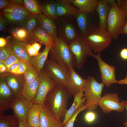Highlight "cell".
Returning a JSON list of instances; mask_svg holds the SVG:
<instances>
[{
  "label": "cell",
  "mask_w": 127,
  "mask_h": 127,
  "mask_svg": "<svg viewBox=\"0 0 127 127\" xmlns=\"http://www.w3.org/2000/svg\"><path fill=\"white\" fill-rule=\"evenodd\" d=\"M16 96L4 80L0 77V114L11 109V104Z\"/></svg>",
  "instance_id": "14"
},
{
  "label": "cell",
  "mask_w": 127,
  "mask_h": 127,
  "mask_svg": "<svg viewBox=\"0 0 127 127\" xmlns=\"http://www.w3.org/2000/svg\"><path fill=\"white\" fill-rule=\"evenodd\" d=\"M33 104L20 94L16 97L11 104V109L13 111V115L19 121H25L27 120L29 111Z\"/></svg>",
  "instance_id": "13"
},
{
  "label": "cell",
  "mask_w": 127,
  "mask_h": 127,
  "mask_svg": "<svg viewBox=\"0 0 127 127\" xmlns=\"http://www.w3.org/2000/svg\"><path fill=\"white\" fill-rule=\"evenodd\" d=\"M124 127H127V122L126 121L123 123Z\"/></svg>",
  "instance_id": "55"
},
{
  "label": "cell",
  "mask_w": 127,
  "mask_h": 127,
  "mask_svg": "<svg viewBox=\"0 0 127 127\" xmlns=\"http://www.w3.org/2000/svg\"><path fill=\"white\" fill-rule=\"evenodd\" d=\"M52 46H45L43 51L37 55L32 57V65L35 67L38 75L42 69Z\"/></svg>",
  "instance_id": "29"
},
{
  "label": "cell",
  "mask_w": 127,
  "mask_h": 127,
  "mask_svg": "<svg viewBox=\"0 0 127 127\" xmlns=\"http://www.w3.org/2000/svg\"><path fill=\"white\" fill-rule=\"evenodd\" d=\"M94 53H100L107 48L111 42L107 31L99 27L88 34L84 38Z\"/></svg>",
  "instance_id": "5"
},
{
  "label": "cell",
  "mask_w": 127,
  "mask_h": 127,
  "mask_svg": "<svg viewBox=\"0 0 127 127\" xmlns=\"http://www.w3.org/2000/svg\"><path fill=\"white\" fill-rule=\"evenodd\" d=\"M127 21L124 13L117 5L111 8L107 31L112 39H118Z\"/></svg>",
  "instance_id": "6"
},
{
  "label": "cell",
  "mask_w": 127,
  "mask_h": 127,
  "mask_svg": "<svg viewBox=\"0 0 127 127\" xmlns=\"http://www.w3.org/2000/svg\"><path fill=\"white\" fill-rule=\"evenodd\" d=\"M69 69V72L66 79V87L71 95L74 96L81 90H83L86 79H84L77 73L74 67Z\"/></svg>",
  "instance_id": "15"
},
{
  "label": "cell",
  "mask_w": 127,
  "mask_h": 127,
  "mask_svg": "<svg viewBox=\"0 0 127 127\" xmlns=\"http://www.w3.org/2000/svg\"><path fill=\"white\" fill-rule=\"evenodd\" d=\"M68 45L70 50L75 58V67L78 69L82 68L88 57L95 58L93 51L84 39L79 35Z\"/></svg>",
  "instance_id": "4"
},
{
  "label": "cell",
  "mask_w": 127,
  "mask_h": 127,
  "mask_svg": "<svg viewBox=\"0 0 127 127\" xmlns=\"http://www.w3.org/2000/svg\"><path fill=\"white\" fill-rule=\"evenodd\" d=\"M40 127H63L62 122L55 116L44 106L40 114Z\"/></svg>",
  "instance_id": "20"
},
{
  "label": "cell",
  "mask_w": 127,
  "mask_h": 127,
  "mask_svg": "<svg viewBox=\"0 0 127 127\" xmlns=\"http://www.w3.org/2000/svg\"><path fill=\"white\" fill-rule=\"evenodd\" d=\"M31 43L34 41L39 42L45 46H52L54 42L51 36L44 30L37 26L31 35Z\"/></svg>",
  "instance_id": "22"
},
{
  "label": "cell",
  "mask_w": 127,
  "mask_h": 127,
  "mask_svg": "<svg viewBox=\"0 0 127 127\" xmlns=\"http://www.w3.org/2000/svg\"><path fill=\"white\" fill-rule=\"evenodd\" d=\"M74 17L79 34L83 38L99 27V17L96 11L89 13L79 12Z\"/></svg>",
  "instance_id": "8"
},
{
  "label": "cell",
  "mask_w": 127,
  "mask_h": 127,
  "mask_svg": "<svg viewBox=\"0 0 127 127\" xmlns=\"http://www.w3.org/2000/svg\"><path fill=\"white\" fill-rule=\"evenodd\" d=\"M38 79L39 85L38 92L32 102L33 104L43 105L48 94L57 84L48 76L42 69L39 74Z\"/></svg>",
  "instance_id": "10"
},
{
  "label": "cell",
  "mask_w": 127,
  "mask_h": 127,
  "mask_svg": "<svg viewBox=\"0 0 127 127\" xmlns=\"http://www.w3.org/2000/svg\"><path fill=\"white\" fill-rule=\"evenodd\" d=\"M24 6L32 14L37 16L43 14L39 0H24Z\"/></svg>",
  "instance_id": "34"
},
{
  "label": "cell",
  "mask_w": 127,
  "mask_h": 127,
  "mask_svg": "<svg viewBox=\"0 0 127 127\" xmlns=\"http://www.w3.org/2000/svg\"><path fill=\"white\" fill-rule=\"evenodd\" d=\"M19 121L13 115L0 114V127H18Z\"/></svg>",
  "instance_id": "32"
},
{
  "label": "cell",
  "mask_w": 127,
  "mask_h": 127,
  "mask_svg": "<svg viewBox=\"0 0 127 127\" xmlns=\"http://www.w3.org/2000/svg\"><path fill=\"white\" fill-rule=\"evenodd\" d=\"M74 96L73 103L67 111L62 122L63 126L77 110L82 105L84 104L85 101L83 90L79 91Z\"/></svg>",
  "instance_id": "25"
},
{
  "label": "cell",
  "mask_w": 127,
  "mask_h": 127,
  "mask_svg": "<svg viewBox=\"0 0 127 127\" xmlns=\"http://www.w3.org/2000/svg\"><path fill=\"white\" fill-rule=\"evenodd\" d=\"M39 85V79L29 83L25 82L20 94L27 100L32 102L36 96Z\"/></svg>",
  "instance_id": "23"
},
{
  "label": "cell",
  "mask_w": 127,
  "mask_h": 127,
  "mask_svg": "<svg viewBox=\"0 0 127 127\" xmlns=\"http://www.w3.org/2000/svg\"><path fill=\"white\" fill-rule=\"evenodd\" d=\"M1 77L16 95L21 93L25 82L23 75L6 72L0 74Z\"/></svg>",
  "instance_id": "16"
},
{
  "label": "cell",
  "mask_w": 127,
  "mask_h": 127,
  "mask_svg": "<svg viewBox=\"0 0 127 127\" xmlns=\"http://www.w3.org/2000/svg\"><path fill=\"white\" fill-rule=\"evenodd\" d=\"M117 94L107 93L102 97L98 104L102 111L108 114L112 111L119 112H123L125 109Z\"/></svg>",
  "instance_id": "11"
},
{
  "label": "cell",
  "mask_w": 127,
  "mask_h": 127,
  "mask_svg": "<svg viewBox=\"0 0 127 127\" xmlns=\"http://www.w3.org/2000/svg\"><path fill=\"white\" fill-rule=\"evenodd\" d=\"M120 55L122 58L125 60H127V48L123 49L120 52Z\"/></svg>",
  "instance_id": "46"
},
{
  "label": "cell",
  "mask_w": 127,
  "mask_h": 127,
  "mask_svg": "<svg viewBox=\"0 0 127 127\" xmlns=\"http://www.w3.org/2000/svg\"><path fill=\"white\" fill-rule=\"evenodd\" d=\"M79 10V12L89 13L96 11L98 0H68Z\"/></svg>",
  "instance_id": "24"
},
{
  "label": "cell",
  "mask_w": 127,
  "mask_h": 127,
  "mask_svg": "<svg viewBox=\"0 0 127 127\" xmlns=\"http://www.w3.org/2000/svg\"><path fill=\"white\" fill-rule=\"evenodd\" d=\"M7 37L13 53L21 59L27 61L32 65V57L28 54L25 48L26 43L16 40L11 36Z\"/></svg>",
  "instance_id": "19"
},
{
  "label": "cell",
  "mask_w": 127,
  "mask_h": 127,
  "mask_svg": "<svg viewBox=\"0 0 127 127\" xmlns=\"http://www.w3.org/2000/svg\"><path fill=\"white\" fill-rule=\"evenodd\" d=\"M107 4L111 7L117 5L116 1L114 0H105Z\"/></svg>",
  "instance_id": "49"
},
{
  "label": "cell",
  "mask_w": 127,
  "mask_h": 127,
  "mask_svg": "<svg viewBox=\"0 0 127 127\" xmlns=\"http://www.w3.org/2000/svg\"><path fill=\"white\" fill-rule=\"evenodd\" d=\"M21 60L12 52L5 60L2 61L7 68V72H8L9 68L11 65Z\"/></svg>",
  "instance_id": "39"
},
{
  "label": "cell",
  "mask_w": 127,
  "mask_h": 127,
  "mask_svg": "<svg viewBox=\"0 0 127 127\" xmlns=\"http://www.w3.org/2000/svg\"><path fill=\"white\" fill-rule=\"evenodd\" d=\"M8 43L7 37L6 38L3 37L0 38V48L3 47L6 45Z\"/></svg>",
  "instance_id": "48"
},
{
  "label": "cell",
  "mask_w": 127,
  "mask_h": 127,
  "mask_svg": "<svg viewBox=\"0 0 127 127\" xmlns=\"http://www.w3.org/2000/svg\"><path fill=\"white\" fill-rule=\"evenodd\" d=\"M21 60L11 65L9 68L8 72L16 74L18 69L19 64Z\"/></svg>",
  "instance_id": "43"
},
{
  "label": "cell",
  "mask_w": 127,
  "mask_h": 127,
  "mask_svg": "<svg viewBox=\"0 0 127 127\" xmlns=\"http://www.w3.org/2000/svg\"><path fill=\"white\" fill-rule=\"evenodd\" d=\"M119 8L124 13L127 20V0H122Z\"/></svg>",
  "instance_id": "44"
},
{
  "label": "cell",
  "mask_w": 127,
  "mask_h": 127,
  "mask_svg": "<svg viewBox=\"0 0 127 127\" xmlns=\"http://www.w3.org/2000/svg\"><path fill=\"white\" fill-rule=\"evenodd\" d=\"M11 2L8 6L1 10L2 12L12 13L27 16H29L31 14L24 6Z\"/></svg>",
  "instance_id": "30"
},
{
  "label": "cell",
  "mask_w": 127,
  "mask_h": 127,
  "mask_svg": "<svg viewBox=\"0 0 127 127\" xmlns=\"http://www.w3.org/2000/svg\"><path fill=\"white\" fill-rule=\"evenodd\" d=\"M86 109L84 104L82 105L77 110L63 127H73L75 119L81 111Z\"/></svg>",
  "instance_id": "38"
},
{
  "label": "cell",
  "mask_w": 127,
  "mask_h": 127,
  "mask_svg": "<svg viewBox=\"0 0 127 127\" xmlns=\"http://www.w3.org/2000/svg\"><path fill=\"white\" fill-rule=\"evenodd\" d=\"M121 34L127 35V21L123 28Z\"/></svg>",
  "instance_id": "52"
},
{
  "label": "cell",
  "mask_w": 127,
  "mask_h": 127,
  "mask_svg": "<svg viewBox=\"0 0 127 127\" xmlns=\"http://www.w3.org/2000/svg\"><path fill=\"white\" fill-rule=\"evenodd\" d=\"M7 68L2 61H0V74L7 72Z\"/></svg>",
  "instance_id": "47"
},
{
  "label": "cell",
  "mask_w": 127,
  "mask_h": 127,
  "mask_svg": "<svg viewBox=\"0 0 127 127\" xmlns=\"http://www.w3.org/2000/svg\"><path fill=\"white\" fill-rule=\"evenodd\" d=\"M12 53L10 46L8 41L7 44L6 45L0 48V61H3L5 60Z\"/></svg>",
  "instance_id": "37"
},
{
  "label": "cell",
  "mask_w": 127,
  "mask_h": 127,
  "mask_svg": "<svg viewBox=\"0 0 127 127\" xmlns=\"http://www.w3.org/2000/svg\"><path fill=\"white\" fill-rule=\"evenodd\" d=\"M54 41L49 53L50 59L57 63L66 64L69 68L75 67V58L70 50L67 43L59 37Z\"/></svg>",
  "instance_id": "2"
},
{
  "label": "cell",
  "mask_w": 127,
  "mask_h": 127,
  "mask_svg": "<svg viewBox=\"0 0 127 127\" xmlns=\"http://www.w3.org/2000/svg\"><path fill=\"white\" fill-rule=\"evenodd\" d=\"M118 84H127V72L126 77L123 79L118 80Z\"/></svg>",
  "instance_id": "51"
},
{
  "label": "cell",
  "mask_w": 127,
  "mask_h": 127,
  "mask_svg": "<svg viewBox=\"0 0 127 127\" xmlns=\"http://www.w3.org/2000/svg\"><path fill=\"white\" fill-rule=\"evenodd\" d=\"M11 2L10 0H0V10H1L8 6Z\"/></svg>",
  "instance_id": "45"
},
{
  "label": "cell",
  "mask_w": 127,
  "mask_h": 127,
  "mask_svg": "<svg viewBox=\"0 0 127 127\" xmlns=\"http://www.w3.org/2000/svg\"><path fill=\"white\" fill-rule=\"evenodd\" d=\"M25 82L28 83L38 79L39 75L35 67L32 65L27 69L23 74Z\"/></svg>",
  "instance_id": "35"
},
{
  "label": "cell",
  "mask_w": 127,
  "mask_h": 127,
  "mask_svg": "<svg viewBox=\"0 0 127 127\" xmlns=\"http://www.w3.org/2000/svg\"><path fill=\"white\" fill-rule=\"evenodd\" d=\"M105 85L102 82L99 83L94 76H88L83 89L84 96L85 98L84 105L87 111H94L98 105L102 97Z\"/></svg>",
  "instance_id": "3"
},
{
  "label": "cell",
  "mask_w": 127,
  "mask_h": 127,
  "mask_svg": "<svg viewBox=\"0 0 127 127\" xmlns=\"http://www.w3.org/2000/svg\"><path fill=\"white\" fill-rule=\"evenodd\" d=\"M72 95L65 86L56 84L48 94L43 105L61 121L64 118L68 100Z\"/></svg>",
  "instance_id": "1"
},
{
  "label": "cell",
  "mask_w": 127,
  "mask_h": 127,
  "mask_svg": "<svg viewBox=\"0 0 127 127\" xmlns=\"http://www.w3.org/2000/svg\"><path fill=\"white\" fill-rule=\"evenodd\" d=\"M8 24L0 12V31L5 32L7 26Z\"/></svg>",
  "instance_id": "42"
},
{
  "label": "cell",
  "mask_w": 127,
  "mask_h": 127,
  "mask_svg": "<svg viewBox=\"0 0 127 127\" xmlns=\"http://www.w3.org/2000/svg\"><path fill=\"white\" fill-rule=\"evenodd\" d=\"M27 120L25 121H20L18 127H30Z\"/></svg>",
  "instance_id": "50"
},
{
  "label": "cell",
  "mask_w": 127,
  "mask_h": 127,
  "mask_svg": "<svg viewBox=\"0 0 127 127\" xmlns=\"http://www.w3.org/2000/svg\"><path fill=\"white\" fill-rule=\"evenodd\" d=\"M43 105L34 104L29 110L27 121L30 126L40 127V114Z\"/></svg>",
  "instance_id": "27"
},
{
  "label": "cell",
  "mask_w": 127,
  "mask_h": 127,
  "mask_svg": "<svg viewBox=\"0 0 127 127\" xmlns=\"http://www.w3.org/2000/svg\"><path fill=\"white\" fill-rule=\"evenodd\" d=\"M95 58L97 61L101 73L100 77L105 86L109 87L112 84L118 83V80L116 79L115 74L116 67L104 62L101 57L100 53L95 54Z\"/></svg>",
  "instance_id": "12"
},
{
  "label": "cell",
  "mask_w": 127,
  "mask_h": 127,
  "mask_svg": "<svg viewBox=\"0 0 127 127\" xmlns=\"http://www.w3.org/2000/svg\"><path fill=\"white\" fill-rule=\"evenodd\" d=\"M87 111L84 114V119L87 123L91 124L96 120L97 118V114L94 111Z\"/></svg>",
  "instance_id": "40"
},
{
  "label": "cell",
  "mask_w": 127,
  "mask_h": 127,
  "mask_svg": "<svg viewBox=\"0 0 127 127\" xmlns=\"http://www.w3.org/2000/svg\"><path fill=\"white\" fill-rule=\"evenodd\" d=\"M111 7L105 0H98L96 8L99 19V27L107 31V20Z\"/></svg>",
  "instance_id": "21"
},
{
  "label": "cell",
  "mask_w": 127,
  "mask_h": 127,
  "mask_svg": "<svg viewBox=\"0 0 127 127\" xmlns=\"http://www.w3.org/2000/svg\"><path fill=\"white\" fill-rule=\"evenodd\" d=\"M39 1L43 14L55 20L58 18L56 12V0H42Z\"/></svg>",
  "instance_id": "26"
},
{
  "label": "cell",
  "mask_w": 127,
  "mask_h": 127,
  "mask_svg": "<svg viewBox=\"0 0 127 127\" xmlns=\"http://www.w3.org/2000/svg\"><path fill=\"white\" fill-rule=\"evenodd\" d=\"M1 12L8 24H17L20 26L28 16L14 13Z\"/></svg>",
  "instance_id": "33"
},
{
  "label": "cell",
  "mask_w": 127,
  "mask_h": 127,
  "mask_svg": "<svg viewBox=\"0 0 127 127\" xmlns=\"http://www.w3.org/2000/svg\"><path fill=\"white\" fill-rule=\"evenodd\" d=\"M56 12L58 17H74L79 10L68 0H57Z\"/></svg>",
  "instance_id": "17"
},
{
  "label": "cell",
  "mask_w": 127,
  "mask_h": 127,
  "mask_svg": "<svg viewBox=\"0 0 127 127\" xmlns=\"http://www.w3.org/2000/svg\"><path fill=\"white\" fill-rule=\"evenodd\" d=\"M42 69L57 84L66 87L67 78L70 71L69 68L67 65L47 59Z\"/></svg>",
  "instance_id": "7"
},
{
  "label": "cell",
  "mask_w": 127,
  "mask_h": 127,
  "mask_svg": "<svg viewBox=\"0 0 127 127\" xmlns=\"http://www.w3.org/2000/svg\"><path fill=\"white\" fill-rule=\"evenodd\" d=\"M9 32L14 39L26 43H31V36L27 30L21 26L11 28Z\"/></svg>",
  "instance_id": "28"
},
{
  "label": "cell",
  "mask_w": 127,
  "mask_h": 127,
  "mask_svg": "<svg viewBox=\"0 0 127 127\" xmlns=\"http://www.w3.org/2000/svg\"><path fill=\"white\" fill-rule=\"evenodd\" d=\"M32 65L29 62L21 59L19 64L18 69L16 74L23 75L28 68Z\"/></svg>",
  "instance_id": "41"
},
{
  "label": "cell",
  "mask_w": 127,
  "mask_h": 127,
  "mask_svg": "<svg viewBox=\"0 0 127 127\" xmlns=\"http://www.w3.org/2000/svg\"><path fill=\"white\" fill-rule=\"evenodd\" d=\"M121 102L123 104L125 108L126 109L127 112V100H122ZM126 121L127 122V117Z\"/></svg>",
  "instance_id": "54"
},
{
  "label": "cell",
  "mask_w": 127,
  "mask_h": 127,
  "mask_svg": "<svg viewBox=\"0 0 127 127\" xmlns=\"http://www.w3.org/2000/svg\"><path fill=\"white\" fill-rule=\"evenodd\" d=\"M37 16L31 14L24 20L20 26L25 29L31 36L38 26Z\"/></svg>",
  "instance_id": "31"
},
{
  "label": "cell",
  "mask_w": 127,
  "mask_h": 127,
  "mask_svg": "<svg viewBox=\"0 0 127 127\" xmlns=\"http://www.w3.org/2000/svg\"><path fill=\"white\" fill-rule=\"evenodd\" d=\"M38 26L49 34L53 40L58 37L56 24L55 20L43 14L38 15Z\"/></svg>",
  "instance_id": "18"
},
{
  "label": "cell",
  "mask_w": 127,
  "mask_h": 127,
  "mask_svg": "<svg viewBox=\"0 0 127 127\" xmlns=\"http://www.w3.org/2000/svg\"><path fill=\"white\" fill-rule=\"evenodd\" d=\"M30 127H31V126H30Z\"/></svg>",
  "instance_id": "56"
},
{
  "label": "cell",
  "mask_w": 127,
  "mask_h": 127,
  "mask_svg": "<svg viewBox=\"0 0 127 127\" xmlns=\"http://www.w3.org/2000/svg\"><path fill=\"white\" fill-rule=\"evenodd\" d=\"M10 1L12 2L24 6V0H10Z\"/></svg>",
  "instance_id": "53"
},
{
  "label": "cell",
  "mask_w": 127,
  "mask_h": 127,
  "mask_svg": "<svg viewBox=\"0 0 127 127\" xmlns=\"http://www.w3.org/2000/svg\"><path fill=\"white\" fill-rule=\"evenodd\" d=\"M41 44L34 41L31 43H26L25 48L29 56L31 57L36 56L39 54Z\"/></svg>",
  "instance_id": "36"
},
{
  "label": "cell",
  "mask_w": 127,
  "mask_h": 127,
  "mask_svg": "<svg viewBox=\"0 0 127 127\" xmlns=\"http://www.w3.org/2000/svg\"><path fill=\"white\" fill-rule=\"evenodd\" d=\"M74 17H58L55 20L58 37L62 38L69 44L75 40L79 35L77 28L74 22Z\"/></svg>",
  "instance_id": "9"
}]
</instances>
